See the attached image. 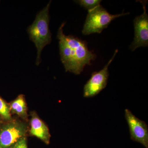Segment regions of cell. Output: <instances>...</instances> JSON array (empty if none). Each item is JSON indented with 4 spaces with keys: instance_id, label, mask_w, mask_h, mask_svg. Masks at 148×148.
Returning a JSON list of instances; mask_svg holds the SVG:
<instances>
[{
    "instance_id": "30bf717a",
    "label": "cell",
    "mask_w": 148,
    "mask_h": 148,
    "mask_svg": "<svg viewBox=\"0 0 148 148\" xmlns=\"http://www.w3.org/2000/svg\"><path fill=\"white\" fill-rule=\"evenodd\" d=\"M0 117L6 120H12L9 105L0 97Z\"/></svg>"
},
{
    "instance_id": "7c38bea8",
    "label": "cell",
    "mask_w": 148,
    "mask_h": 148,
    "mask_svg": "<svg viewBox=\"0 0 148 148\" xmlns=\"http://www.w3.org/2000/svg\"><path fill=\"white\" fill-rule=\"evenodd\" d=\"M12 148H28L27 139L25 137L21 138Z\"/></svg>"
},
{
    "instance_id": "8992f818",
    "label": "cell",
    "mask_w": 148,
    "mask_h": 148,
    "mask_svg": "<svg viewBox=\"0 0 148 148\" xmlns=\"http://www.w3.org/2000/svg\"><path fill=\"white\" fill-rule=\"evenodd\" d=\"M142 3L144 12L136 16L133 21L135 29L134 40L130 48L132 51L140 47H146L148 45V15L146 5L147 1H139Z\"/></svg>"
},
{
    "instance_id": "277c9868",
    "label": "cell",
    "mask_w": 148,
    "mask_h": 148,
    "mask_svg": "<svg viewBox=\"0 0 148 148\" xmlns=\"http://www.w3.org/2000/svg\"><path fill=\"white\" fill-rule=\"evenodd\" d=\"M28 125L18 120L10 121L0 127V148L12 147L21 138L25 137Z\"/></svg>"
},
{
    "instance_id": "52a82bcc",
    "label": "cell",
    "mask_w": 148,
    "mask_h": 148,
    "mask_svg": "<svg viewBox=\"0 0 148 148\" xmlns=\"http://www.w3.org/2000/svg\"><path fill=\"white\" fill-rule=\"evenodd\" d=\"M125 116L129 128L130 139L148 148V127L143 121L137 117L128 109L125 110Z\"/></svg>"
},
{
    "instance_id": "9c48e42d",
    "label": "cell",
    "mask_w": 148,
    "mask_h": 148,
    "mask_svg": "<svg viewBox=\"0 0 148 148\" xmlns=\"http://www.w3.org/2000/svg\"><path fill=\"white\" fill-rule=\"evenodd\" d=\"M10 112L16 114L24 119L28 118L27 107L24 95L22 94L18 95L9 105Z\"/></svg>"
},
{
    "instance_id": "5b68a950",
    "label": "cell",
    "mask_w": 148,
    "mask_h": 148,
    "mask_svg": "<svg viewBox=\"0 0 148 148\" xmlns=\"http://www.w3.org/2000/svg\"><path fill=\"white\" fill-rule=\"evenodd\" d=\"M118 50L116 49L108 64L101 71L93 72L84 87V97L89 98L99 94L107 86L109 75L108 67L114 60Z\"/></svg>"
},
{
    "instance_id": "6da1fadb",
    "label": "cell",
    "mask_w": 148,
    "mask_h": 148,
    "mask_svg": "<svg viewBox=\"0 0 148 148\" xmlns=\"http://www.w3.org/2000/svg\"><path fill=\"white\" fill-rule=\"evenodd\" d=\"M65 24H61L57 33L61 61L66 72L79 75L86 66L91 65V61L95 60L96 55L89 50L85 41L64 34Z\"/></svg>"
},
{
    "instance_id": "8fae6325",
    "label": "cell",
    "mask_w": 148,
    "mask_h": 148,
    "mask_svg": "<svg viewBox=\"0 0 148 148\" xmlns=\"http://www.w3.org/2000/svg\"><path fill=\"white\" fill-rule=\"evenodd\" d=\"M81 6L84 8L88 11L92 10L100 5L102 1L100 0H79L75 1Z\"/></svg>"
},
{
    "instance_id": "4fadbf2b",
    "label": "cell",
    "mask_w": 148,
    "mask_h": 148,
    "mask_svg": "<svg viewBox=\"0 0 148 148\" xmlns=\"http://www.w3.org/2000/svg\"><path fill=\"white\" fill-rule=\"evenodd\" d=\"M0 121H1V117H0Z\"/></svg>"
},
{
    "instance_id": "ba28073f",
    "label": "cell",
    "mask_w": 148,
    "mask_h": 148,
    "mask_svg": "<svg viewBox=\"0 0 148 148\" xmlns=\"http://www.w3.org/2000/svg\"><path fill=\"white\" fill-rule=\"evenodd\" d=\"M30 121V134L41 140L46 144L50 142L51 135L48 127L44 122L40 119L36 113L32 114Z\"/></svg>"
},
{
    "instance_id": "7a4b0ae2",
    "label": "cell",
    "mask_w": 148,
    "mask_h": 148,
    "mask_svg": "<svg viewBox=\"0 0 148 148\" xmlns=\"http://www.w3.org/2000/svg\"><path fill=\"white\" fill-rule=\"evenodd\" d=\"M51 2L37 14L35 21L27 30L30 39L35 44L37 48L36 64L37 66L40 63L42 49L51 41V34L49 27Z\"/></svg>"
},
{
    "instance_id": "3957f363",
    "label": "cell",
    "mask_w": 148,
    "mask_h": 148,
    "mask_svg": "<svg viewBox=\"0 0 148 148\" xmlns=\"http://www.w3.org/2000/svg\"><path fill=\"white\" fill-rule=\"evenodd\" d=\"M129 14V12H127L112 14L109 13L100 5L92 10L88 11L84 25L82 34L84 35H89L95 33L101 34L114 19Z\"/></svg>"
}]
</instances>
